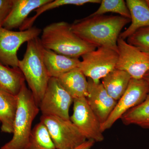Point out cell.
Segmentation results:
<instances>
[{"mask_svg": "<svg viewBox=\"0 0 149 149\" xmlns=\"http://www.w3.org/2000/svg\"><path fill=\"white\" fill-rule=\"evenodd\" d=\"M13 0H0V27H3L4 22L10 12Z\"/></svg>", "mask_w": 149, "mask_h": 149, "instance_id": "cell-25", "label": "cell"}, {"mask_svg": "<svg viewBox=\"0 0 149 149\" xmlns=\"http://www.w3.org/2000/svg\"><path fill=\"white\" fill-rule=\"evenodd\" d=\"M120 119L125 125L149 129V92L143 102L126 112Z\"/></svg>", "mask_w": 149, "mask_h": 149, "instance_id": "cell-20", "label": "cell"}, {"mask_svg": "<svg viewBox=\"0 0 149 149\" xmlns=\"http://www.w3.org/2000/svg\"><path fill=\"white\" fill-rule=\"evenodd\" d=\"M0 123H1V122H0Z\"/></svg>", "mask_w": 149, "mask_h": 149, "instance_id": "cell-29", "label": "cell"}, {"mask_svg": "<svg viewBox=\"0 0 149 149\" xmlns=\"http://www.w3.org/2000/svg\"><path fill=\"white\" fill-rule=\"evenodd\" d=\"M42 32L41 29L35 27L19 31L0 27V62L7 66L18 68L19 49L24 43L39 37Z\"/></svg>", "mask_w": 149, "mask_h": 149, "instance_id": "cell-7", "label": "cell"}, {"mask_svg": "<svg viewBox=\"0 0 149 149\" xmlns=\"http://www.w3.org/2000/svg\"><path fill=\"white\" fill-rule=\"evenodd\" d=\"M131 79L128 72L115 68L102 79V84L109 96L118 101L125 93Z\"/></svg>", "mask_w": 149, "mask_h": 149, "instance_id": "cell-17", "label": "cell"}, {"mask_svg": "<svg viewBox=\"0 0 149 149\" xmlns=\"http://www.w3.org/2000/svg\"><path fill=\"white\" fill-rule=\"evenodd\" d=\"M88 95L86 97L89 106L102 124L114 109L117 101L111 97L102 83H96L88 78Z\"/></svg>", "mask_w": 149, "mask_h": 149, "instance_id": "cell-12", "label": "cell"}, {"mask_svg": "<svg viewBox=\"0 0 149 149\" xmlns=\"http://www.w3.org/2000/svg\"><path fill=\"white\" fill-rule=\"evenodd\" d=\"M127 42L149 55V27L138 29L127 38Z\"/></svg>", "mask_w": 149, "mask_h": 149, "instance_id": "cell-24", "label": "cell"}, {"mask_svg": "<svg viewBox=\"0 0 149 149\" xmlns=\"http://www.w3.org/2000/svg\"><path fill=\"white\" fill-rule=\"evenodd\" d=\"M51 0H13L10 12L3 27L11 30L19 29L28 18L29 14Z\"/></svg>", "mask_w": 149, "mask_h": 149, "instance_id": "cell-13", "label": "cell"}, {"mask_svg": "<svg viewBox=\"0 0 149 149\" xmlns=\"http://www.w3.org/2000/svg\"><path fill=\"white\" fill-rule=\"evenodd\" d=\"M143 78L145 79V80H146L147 82L149 83V70L146 73Z\"/></svg>", "mask_w": 149, "mask_h": 149, "instance_id": "cell-27", "label": "cell"}, {"mask_svg": "<svg viewBox=\"0 0 149 149\" xmlns=\"http://www.w3.org/2000/svg\"><path fill=\"white\" fill-rule=\"evenodd\" d=\"M73 99L58 79L51 77L39 108L43 115L54 116L70 120L69 109Z\"/></svg>", "mask_w": 149, "mask_h": 149, "instance_id": "cell-8", "label": "cell"}, {"mask_svg": "<svg viewBox=\"0 0 149 149\" xmlns=\"http://www.w3.org/2000/svg\"><path fill=\"white\" fill-rule=\"evenodd\" d=\"M17 98L13 136L0 149H26L32 132V123L40 111L32 92L25 83L22 85Z\"/></svg>", "mask_w": 149, "mask_h": 149, "instance_id": "cell-4", "label": "cell"}, {"mask_svg": "<svg viewBox=\"0 0 149 149\" xmlns=\"http://www.w3.org/2000/svg\"><path fill=\"white\" fill-rule=\"evenodd\" d=\"M81 57L79 69L86 77L98 83L115 69L118 53L109 48L99 47Z\"/></svg>", "mask_w": 149, "mask_h": 149, "instance_id": "cell-6", "label": "cell"}, {"mask_svg": "<svg viewBox=\"0 0 149 149\" xmlns=\"http://www.w3.org/2000/svg\"><path fill=\"white\" fill-rule=\"evenodd\" d=\"M40 39L45 49L72 58H79L97 48L75 35L70 24L65 21L54 22L44 27Z\"/></svg>", "mask_w": 149, "mask_h": 149, "instance_id": "cell-2", "label": "cell"}, {"mask_svg": "<svg viewBox=\"0 0 149 149\" xmlns=\"http://www.w3.org/2000/svg\"><path fill=\"white\" fill-rule=\"evenodd\" d=\"M125 2L130 12L131 24L119 35L124 40L138 29L149 27V7L146 0H127Z\"/></svg>", "mask_w": 149, "mask_h": 149, "instance_id": "cell-15", "label": "cell"}, {"mask_svg": "<svg viewBox=\"0 0 149 149\" xmlns=\"http://www.w3.org/2000/svg\"><path fill=\"white\" fill-rule=\"evenodd\" d=\"M101 1L100 0H51L49 2L35 10L36 12L35 15L26 19L22 26L19 28V31H24L32 28L37 17L47 11L63 6H83L87 3H100Z\"/></svg>", "mask_w": 149, "mask_h": 149, "instance_id": "cell-21", "label": "cell"}, {"mask_svg": "<svg viewBox=\"0 0 149 149\" xmlns=\"http://www.w3.org/2000/svg\"><path fill=\"white\" fill-rule=\"evenodd\" d=\"M26 149H56L47 129L42 122L32 129Z\"/></svg>", "mask_w": 149, "mask_h": 149, "instance_id": "cell-22", "label": "cell"}, {"mask_svg": "<svg viewBox=\"0 0 149 149\" xmlns=\"http://www.w3.org/2000/svg\"><path fill=\"white\" fill-rule=\"evenodd\" d=\"M95 143V141L92 140H88L85 142L73 149H91Z\"/></svg>", "mask_w": 149, "mask_h": 149, "instance_id": "cell-26", "label": "cell"}, {"mask_svg": "<svg viewBox=\"0 0 149 149\" xmlns=\"http://www.w3.org/2000/svg\"><path fill=\"white\" fill-rule=\"evenodd\" d=\"M149 92V83L143 78H131L125 93L117 101L114 109L107 120L101 125L103 133L109 129L126 112L139 105L146 97Z\"/></svg>", "mask_w": 149, "mask_h": 149, "instance_id": "cell-9", "label": "cell"}, {"mask_svg": "<svg viewBox=\"0 0 149 149\" xmlns=\"http://www.w3.org/2000/svg\"><path fill=\"white\" fill-rule=\"evenodd\" d=\"M17 107V96L0 90V122L1 123L2 132L13 133Z\"/></svg>", "mask_w": 149, "mask_h": 149, "instance_id": "cell-18", "label": "cell"}, {"mask_svg": "<svg viewBox=\"0 0 149 149\" xmlns=\"http://www.w3.org/2000/svg\"><path fill=\"white\" fill-rule=\"evenodd\" d=\"M86 77L80 69L77 68L62 74L57 79L74 100L88 96V82Z\"/></svg>", "mask_w": 149, "mask_h": 149, "instance_id": "cell-16", "label": "cell"}, {"mask_svg": "<svg viewBox=\"0 0 149 149\" xmlns=\"http://www.w3.org/2000/svg\"><path fill=\"white\" fill-rule=\"evenodd\" d=\"M73 113L70 120L85 136L87 140L95 142L104 140L101 124L88 104L86 98L73 100Z\"/></svg>", "mask_w": 149, "mask_h": 149, "instance_id": "cell-11", "label": "cell"}, {"mask_svg": "<svg viewBox=\"0 0 149 149\" xmlns=\"http://www.w3.org/2000/svg\"><path fill=\"white\" fill-rule=\"evenodd\" d=\"M108 13H117L120 16L130 19V12L123 0H102L98 9L89 16L104 15Z\"/></svg>", "mask_w": 149, "mask_h": 149, "instance_id": "cell-23", "label": "cell"}, {"mask_svg": "<svg viewBox=\"0 0 149 149\" xmlns=\"http://www.w3.org/2000/svg\"><path fill=\"white\" fill-rule=\"evenodd\" d=\"M44 48L39 37L28 41L24 56L18 64L38 107L51 78L43 59Z\"/></svg>", "mask_w": 149, "mask_h": 149, "instance_id": "cell-3", "label": "cell"}, {"mask_svg": "<svg viewBox=\"0 0 149 149\" xmlns=\"http://www.w3.org/2000/svg\"><path fill=\"white\" fill-rule=\"evenodd\" d=\"M25 80L19 68L7 66L0 62V90L17 96Z\"/></svg>", "mask_w": 149, "mask_h": 149, "instance_id": "cell-19", "label": "cell"}, {"mask_svg": "<svg viewBox=\"0 0 149 149\" xmlns=\"http://www.w3.org/2000/svg\"><path fill=\"white\" fill-rule=\"evenodd\" d=\"M130 22V19L120 15L88 16L74 21L70 28L86 42L97 48H109L118 53V40L123 28Z\"/></svg>", "mask_w": 149, "mask_h": 149, "instance_id": "cell-1", "label": "cell"}, {"mask_svg": "<svg viewBox=\"0 0 149 149\" xmlns=\"http://www.w3.org/2000/svg\"><path fill=\"white\" fill-rule=\"evenodd\" d=\"M116 69L128 72L133 79H143L149 70V55L119 37Z\"/></svg>", "mask_w": 149, "mask_h": 149, "instance_id": "cell-10", "label": "cell"}, {"mask_svg": "<svg viewBox=\"0 0 149 149\" xmlns=\"http://www.w3.org/2000/svg\"><path fill=\"white\" fill-rule=\"evenodd\" d=\"M43 56L49 76L57 78L72 70L79 68L81 61L79 58L60 54L45 48Z\"/></svg>", "mask_w": 149, "mask_h": 149, "instance_id": "cell-14", "label": "cell"}, {"mask_svg": "<svg viewBox=\"0 0 149 149\" xmlns=\"http://www.w3.org/2000/svg\"><path fill=\"white\" fill-rule=\"evenodd\" d=\"M146 2L148 6L149 7V0H146Z\"/></svg>", "mask_w": 149, "mask_h": 149, "instance_id": "cell-28", "label": "cell"}, {"mask_svg": "<svg viewBox=\"0 0 149 149\" xmlns=\"http://www.w3.org/2000/svg\"><path fill=\"white\" fill-rule=\"evenodd\" d=\"M40 122L47 129L56 149H73L87 140L70 119L42 115Z\"/></svg>", "mask_w": 149, "mask_h": 149, "instance_id": "cell-5", "label": "cell"}]
</instances>
